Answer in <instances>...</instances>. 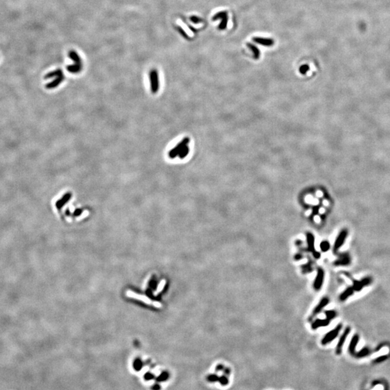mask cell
<instances>
[{"label": "cell", "instance_id": "1", "mask_svg": "<svg viewBox=\"0 0 390 390\" xmlns=\"http://www.w3.org/2000/svg\"><path fill=\"white\" fill-rule=\"evenodd\" d=\"M342 324H338L334 329H332V330L325 334V336L322 338V342H321L322 345H326L327 344L330 343L332 341H333L338 336L340 330L342 329Z\"/></svg>", "mask_w": 390, "mask_h": 390}, {"label": "cell", "instance_id": "2", "mask_svg": "<svg viewBox=\"0 0 390 390\" xmlns=\"http://www.w3.org/2000/svg\"><path fill=\"white\" fill-rule=\"evenodd\" d=\"M189 142V138L186 137L184 138L183 140H181L179 144H178L176 147H174L172 150H170L168 153V156H169L170 158L174 159L176 158L177 156H179V154L180 153V152L182 151V149L184 148L186 145H187Z\"/></svg>", "mask_w": 390, "mask_h": 390}, {"label": "cell", "instance_id": "3", "mask_svg": "<svg viewBox=\"0 0 390 390\" xmlns=\"http://www.w3.org/2000/svg\"><path fill=\"white\" fill-rule=\"evenodd\" d=\"M150 80H151V87L153 93H156L159 90V77L158 73L156 69H153L150 73Z\"/></svg>", "mask_w": 390, "mask_h": 390}, {"label": "cell", "instance_id": "4", "mask_svg": "<svg viewBox=\"0 0 390 390\" xmlns=\"http://www.w3.org/2000/svg\"><path fill=\"white\" fill-rule=\"evenodd\" d=\"M348 236V231L346 230H343L341 231L340 234H339L338 236L337 237V239L335 240V242H334V252L336 253L338 251L340 248L342 246L344 243H345L346 239H347Z\"/></svg>", "mask_w": 390, "mask_h": 390}, {"label": "cell", "instance_id": "5", "mask_svg": "<svg viewBox=\"0 0 390 390\" xmlns=\"http://www.w3.org/2000/svg\"><path fill=\"white\" fill-rule=\"evenodd\" d=\"M350 327H347L345 329V331L343 333L342 335H341L340 340L338 341V345H337V348H336V354L337 355H340L341 353H342V350H343V347L345 344L346 340H347V338L348 336V334H350Z\"/></svg>", "mask_w": 390, "mask_h": 390}, {"label": "cell", "instance_id": "6", "mask_svg": "<svg viewBox=\"0 0 390 390\" xmlns=\"http://www.w3.org/2000/svg\"><path fill=\"white\" fill-rule=\"evenodd\" d=\"M213 20H221L220 24L219 25V28L220 30H224L226 26H227L228 22V14L225 11H221V12L217 13L213 17Z\"/></svg>", "mask_w": 390, "mask_h": 390}, {"label": "cell", "instance_id": "7", "mask_svg": "<svg viewBox=\"0 0 390 390\" xmlns=\"http://www.w3.org/2000/svg\"><path fill=\"white\" fill-rule=\"evenodd\" d=\"M324 279V270H323L322 269L319 268V269H318L317 277H316L314 283H313V288H314L315 290H320V288H322V286L323 285Z\"/></svg>", "mask_w": 390, "mask_h": 390}, {"label": "cell", "instance_id": "8", "mask_svg": "<svg viewBox=\"0 0 390 390\" xmlns=\"http://www.w3.org/2000/svg\"><path fill=\"white\" fill-rule=\"evenodd\" d=\"M126 296H127L128 297L132 298V299H136L140 300V301H143V302H144V303L147 304H152V305H153V302H154V301H152L148 297L142 296V295H140V294H135V293H134L133 291H131V290H128V291L126 292Z\"/></svg>", "mask_w": 390, "mask_h": 390}, {"label": "cell", "instance_id": "9", "mask_svg": "<svg viewBox=\"0 0 390 390\" xmlns=\"http://www.w3.org/2000/svg\"><path fill=\"white\" fill-rule=\"evenodd\" d=\"M371 283V279L369 278H366L363 279V280L361 281H355L353 288L354 290L359 291V290L363 289V287H365V286L366 285H368Z\"/></svg>", "mask_w": 390, "mask_h": 390}, {"label": "cell", "instance_id": "10", "mask_svg": "<svg viewBox=\"0 0 390 390\" xmlns=\"http://www.w3.org/2000/svg\"><path fill=\"white\" fill-rule=\"evenodd\" d=\"M329 300L328 298H327V297L323 298V299L319 301V303L317 304V306H316L314 310H313V316H316V315H317L318 313H319L321 311L323 310V309H324L325 306L329 304Z\"/></svg>", "mask_w": 390, "mask_h": 390}, {"label": "cell", "instance_id": "11", "mask_svg": "<svg viewBox=\"0 0 390 390\" xmlns=\"http://www.w3.org/2000/svg\"><path fill=\"white\" fill-rule=\"evenodd\" d=\"M350 263V258L349 255L344 254L340 256V257L339 259H338L334 262V264L337 265V266H346V265L349 264Z\"/></svg>", "mask_w": 390, "mask_h": 390}, {"label": "cell", "instance_id": "12", "mask_svg": "<svg viewBox=\"0 0 390 390\" xmlns=\"http://www.w3.org/2000/svg\"><path fill=\"white\" fill-rule=\"evenodd\" d=\"M253 40L256 43H259V44H261V45H263V46H266V47H271V46L274 44V41L271 38L255 37V38H253Z\"/></svg>", "mask_w": 390, "mask_h": 390}, {"label": "cell", "instance_id": "13", "mask_svg": "<svg viewBox=\"0 0 390 390\" xmlns=\"http://www.w3.org/2000/svg\"><path fill=\"white\" fill-rule=\"evenodd\" d=\"M358 341L359 336L358 334H354L349 345V351L352 355H355V348H356L358 343Z\"/></svg>", "mask_w": 390, "mask_h": 390}, {"label": "cell", "instance_id": "14", "mask_svg": "<svg viewBox=\"0 0 390 390\" xmlns=\"http://www.w3.org/2000/svg\"><path fill=\"white\" fill-rule=\"evenodd\" d=\"M329 320L328 319H317L312 324V328L313 329H316L319 328V327H321L327 326V325H329Z\"/></svg>", "mask_w": 390, "mask_h": 390}, {"label": "cell", "instance_id": "15", "mask_svg": "<svg viewBox=\"0 0 390 390\" xmlns=\"http://www.w3.org/2000/svg\"><path fill=\"white\" fill-rule=\"evenodd\" d=\"M69 57H70V58L74 62H75V64H82L81 58H80L79 54H78L75 51H74V50L70 51V52H69Z\"/></svg>", "mask_w": 390, "mask_h": 390}, {"label": "cell", "instance_id": "16", "mask_svg": "<svg viewBox=\"0 0 390 390\" xmlns=\"http://www.w3.org/2000/svg\"><path fill=\"white\" fill-rule=\"evenodd\" d=\"M353 291H354V289L353 287L348 288L347 289H346L345 291H343L340 296V301H345L348 297L352 296L353 294Z\"/></svg>", "mask_w": 390, "mask_h": 390}, {"label": "cell", "instance_id": "17", "mask_svg": "<svg viewBox=\"0 0 390 390\" xmlns=\"http://www.w3.org/2000/svg\"><path fill=\"white\" fill-rule=\"evenodd\" d=\"M64 80V75L61 76V77H57V78H56L54 80H53L52 82L48 83V84L47 85V88L52 89V88H54V87H57L59 84H61L63 81Z\"/></svg>", "mask_w": 390, "mask_h": 390}, {"label": "cell", "instance_id": "18", "mask_svg": "<svg viewBox=\"0 0 390 390\" xmlns=\"http://www.w3.org/2000/svg\"><path fill=\"white\" fill-rule=\"evenodd\" d=\"M71 197H72L71 193L69 192V193H67V194H65V195H64V197H62L61 200H59L58 202H57V206L59 208H60V207H62V206H63L64 205H65L66 203L67 202L69 201V200H70Z\"/></svg>", "mask_w": 390, "mask_h": 390}, {"label": "cell", "instance_id": "19", "mask_svg": "<svg viewBox=\"0 0 390 390\" xmlns=\"http://www.w3.org/2000/svg\"><path fill=\"white\" fill-rule=\"evenodd\" d=\"M307 244L309 250L313 251L314 250V236L311 233H309L307 234Z\"/></svg>", "mask_w": 390, "mask_h": 390}, {"label": "cell", "instance_id": "20", "mask_svg": "<svg viewBox=\"0 0 390 390\" xmlns=\"http://www.w3.org/2000/svg\"><path fill=\"white\" fill-rule=\"evenodd\" d=\"M82 67V64H72V65L68 66L67 67V70L71 73H77L81 71Z\"/></svg>", "mask_w": 390, "mask_h": 390}, {"label": "cell", "instance_id": "21", "mask_svg": "<svg viewBox=\"0 0 390 390\" xmlns=\"http://www.w3.org/2000/svg\"><path fill=\"white\" fill-rule=\"evenodd\" d=\"M61 76H63V72L62 71L60 70V69H58V70L53 71L52 72L48 73L47 75L45 76L46 79L47 78H51V77H61Z\"/></svg>", "mask_w": 390, "mask_h": 390}, {"label": "cell", "instance_id": "22", "mask_svg": "<svg viewBox=\"0 0 390 390\" xmlns=\"http://www.w3.org/2000/svg\"><path fill=\"white\" fill-rule=\"evenodd\" d=\"M206 379L210 383L218 382L219 376L217 373H211V374H208L207 376Z\"/></svg>", "mask_w": 390, "mask_h": 390}, {"label": "cell", "instance_id": "23", "mask_svg": "<svg viewBox=\"0 0 390 390\" xmlns=\"http://www.w3.org/2000/svg\"><path fill=\"white\" fill-rule=\"evenodd\" d=\"M247 46L249 47V48L252 51L254 57L255 59H258L259 57V48L257 47H256L254 45L251 44V43H247Z\"/></svg>", "mask_w": 390, "mask_h": 390}, {"label": "cell", "instance_id": "24", "mask_svg": "<svg viewBox=\"0 0 390 390\" xmlns=\"http://www.w3.org/2000/svg\"><path fill=\"white\" fill-rule=\"evenodd\" d=\"M218 382L220 383V384L222 385V386H226V385H228V383H229L228 377H227V376H225L224 374L220 376V377H219Z\"/></svg>", "mask_w": 390, "mask_h": 390}, {"label": "cell", "instance_id": "25", "mask_svg": "<svg viewBox=\"0 0 390 390\" xmlns=\"http://www.w3.org/2000/svg\"><path fill=\"white\" fill-rule=\"evenodd\" d=\"M189 151V147L187 146V145H186V146L184 147L183 149H182V151L180 152V153L179 154V158H181V159H183V158H185V157L188 155Z\"/></svg>", "mask_w": 390, "mask_h": 390}, {"label": "cell", "instance_id": "26", "mask_svg": "<svg viewBox=\"0 0 390 390\" xmlns=\"http://www.w3.org/2000/svg\"><path fill=\"white\" fill-rule=\"evenodd\" d=\"M329 246H329V242L326 241H322V243H321V244H320V248H321V249H322V251H324V252H325V251H327L329 250Z\"/></svg>", "mask_w": 390, "mask_h": 390}, {"label": "cell", "instance_id": "27", "mask_svg": "<svg viewBox=\"0 0 390 390\" xmlns=\"http://www.w3.org/2000/svg\"><path fill=\"white\" fill-rule=\"evenodd\" d=\"M368 354H369V350L368 349H366V348H364L363 350L360 351L356 355H355V356L359 357V358L365 357V356H366V355H368Z\"/></svg>", "mask_w": 390, "mask_h": 390}, {"label": "cell", "instance_id": "28", "mask_svg": "<svg viewBox=\"0 0 390 390\" xmlns=\"http://www.w3.org/2000/svg\"><path fill=\"white\" fill-rule=\"evenodd\" d=\"M169 377V374L167 372H163L161 373V375L159 377V378H158V380L159 382H164V381H166Z\"/></svg>", "mask_w": 390, "mask_h": 390}, {"label": "cell", "instance_id": "29", "mask_svg": "<svg viewBox=\"0 0 390 390\" xmlns=\"http://www.w3.org/2000/svg\"><path fill=\"white\" fill-rule=\"evenodd\" d=\"M326 315H327V319H328L329 320H330L332 319H334V318L335 317L336 313L333 311H328L326 312Z\"/></svg>", "mask_w": 390, "mask_h": 390}, {"label": "cell", "instance_id": "30", "mask_svg": "<svg viewBox=\"0 0 390 390\" xmlns=\"http://www.w3.org/2000/svg\"><path fill=\"white\" fill-rule=\"evenodd\" d=\"M165 280H163L161 281L160 283L159 284V285H158V289H157L156 294H158V293H160L161 290H163V288L165 286Z\"/></svg>", "mask_w": 390, "mask_h": 390}, {"label": "cell", "instance_id": "31", "mask_svg": "<svg viewBox=\"0 0 390 390\" xmlns=\"http://www.w3.org/2000/svg\"><path fill=\"white\" fill-rule=\"evenodd\" d=\"M190 20L193 22H195V23H196V24H197L198 22H200L202 21V20L200 19V17H196V16H191V17H190Z\"/></svg>", "mask_w": 390, "mask_h": 390}, {"label": "cell", "instance_id": "32", "mask_svg": "<svg viewBox=\"0 0 390 390\" xmlns=\"http://www.w3.org/2000/svg\"><path fill=\"white\" fill-rule=\"evenodd\" d=\"M223 374L227 376V377H229V376L230 375V373H231V370H230V368H228V367H225V368L223 369Z\"/></svg>", "mask_w": 390, "mask_h": 390}, {"label": "cell", "instance_id": "33", "mask_svg": "<svg viewBox=\"0 0 390 390\" xmlns=\"http://www.w3.org/2000/svg\"><path fill=\"white\" fill-rule=\"evenodd\" d=\"M224 368H225L224 365L222 363H220L215 367V371L216 372H220V371H223Z\"/></svg>", "mask_w": 390, "mask_h": 390}, {"label": "cell", "instance_id": "34", "mask_svg": "<svg viewBox=\"0 0 390 390\" xmlns=\"http://www.w3.org/2000/svg\"><path fill=\"white\" fill-rule=\"evenodd\" d=\"M135 363H137V365H136V364H135V368H136V370L140 371V369L142 367L141 362L139 361V363H137V362H135Z\"/></svg>", "mask_w": 390, "mask_h": 390}, {"label": "cell", "instance_id": "35", "mask_svg": "<svg viewBox=\"0 0 390 390\" xmlns=\"http://www.w3.org/2000/svg\"><path fill=\"white\" fill-rule=\"evenodd\" d=\"M178 28H179V31L180 32V33H181L182 34V36H183L184 37V38H188L187 35H186L185 32H184V31H183V30H182V29L181 28V27H178Z\"/></svg>", "mask_w": 390, "mask_h": 390}, {"label": "cell", "instance_id": "36", "mask_svg": "<svg viewBox=\"0 0 390 390\" xmlns=\"http://www.w3.org/2000/svg\"><path fill=\"white\" fill-rule=\"evenodd\" d=\"M308 69H309L308 66H306V65H304L303 67H301V73H305L308 70Z\"/></svg>", "mask_w": 390, "mask_h": 390}, {"label": "cell", "instance_id": "37", "mask_svg": "<svg viewBox=\"0 0 390 390\" xmlns=\"http://www.w3.org/2000/svg\"><path fill=\"white\" fill-rule=\"evenodd\" d=\"M153 306H155V307H156V308H160L161 307L160 303H159V302H156V301L153 302Z\"/></svg>", "mask_w": 390, "mask_h": 390}, {"label": "cell", "instance_id": "38", "mask_svg": "<svg viewBox=\"0 0 390 390\" xmlns=\"http://www.w3.org/2000/svg\"><path fill=\"white\" fill-rule=\"evenodd\" d=\"M145 378H146L147 379H151V378H153V374H151V373H146V374H145Z\"/></svg>", "mask_w": 390, "mask_h": 390}]
</instances>
